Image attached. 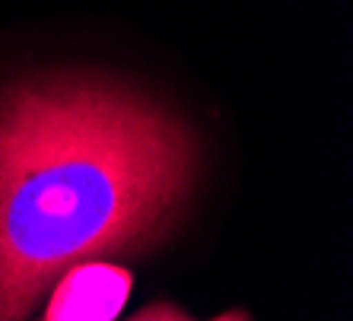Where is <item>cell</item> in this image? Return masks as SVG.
Here are the masks:
<instances>
[{
  "instance_id": "obj_1",
  "label": "cell",
  "mask_w": 353,
  "mask_h": 321,
  "mask_svg": "<svg viewBox=\"0 0 353 321\" xmlns=\"http://www.w3.org/2000/svg\"><path fill=\"white\" fill-rule=\"evenodd\" d=\"M194 172L188 124L121 83L58 74L3 90L0 321H23L86 258L159 242Z\"/></svg>"
},
{
  "instance_id": "obj_2",
  "label": "cell",
  "mask_w": 353,
  "mask_h": 321,
  "mask_svg": "<svg viewBox=\"0 0 353 321\" xmlns=\"http://www.w3.org/2000/svg\"><path fill=\"white\" fill-rule=\"evenodd\" d=\"M134 277L118 264H77L61 273L45 321H112L131 296Z\"/></svg>"
},
{
  "instance_id": "obj_3",
  "label": "cell",
  "mask_w": 353,
  "mask_h": 321,
  "mask_svg": "<svg viewBox=\"0 0 353 321\" xmlns=\"http://www.w3.org/2000/svg\"><path fill=\"white\" fill-rule=\"evenodd\" d=\"M131 321H194L188 312H181V309H175V305H150V309H143L140 315H134Z\"/></svg>"
},
{
  "instance_id": "obj_4",
  "label": "cell",
  "mask_w": 353,
  "mask_h": 321,
  "mask_svg": "<svg viewBox=\"0 0 353 321\" xmlns=\"http://www.w3.org/2000/svg\"><path fill=\"white\" fill-rule=\"evenodd\" d=\"M214 321H252L245 312H239V309H232V312H223L220 318H214Z\"/></svg>"
}]
</instances>
